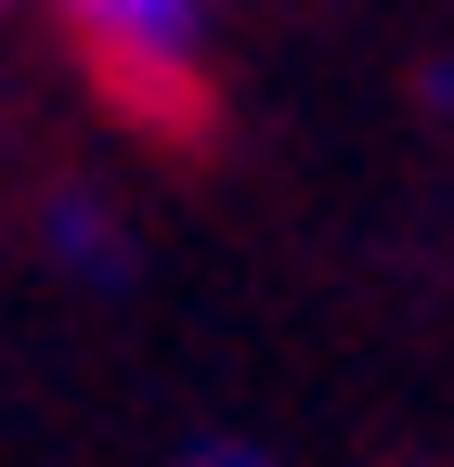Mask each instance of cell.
Wrapping results in <instances>:
<instances>
[{
    "label": "cell",
    "instance_id": "obj_1",
    "mask_svg": "<svg viewBox=\"0 0 454 467\" xmlns=\"http://www.w3.org/2000/svg\"><path fill=\"white\" fill-rule=\"evenodd\" d=\"M52 26L91 52V78L130 117H195V66H208V0H52Z\"/></svg>",
    "mask_w": 454,
    "mask_h": 467
},
{
    "label": "cell",
    "instance_id": "obj_2",
    "mask_svg": "<svg viewBox=\"0 0 454 467\" xmlns=\"http://www.w3.org/2000/svg\"><path fill=\"white\" fill-rule=\"evenodd\" d=\"M182 467H273V454H260V441H195Z\"/></svg>",
    "mask_w": 454,
    "mask_h": 467
}]
</instances>
